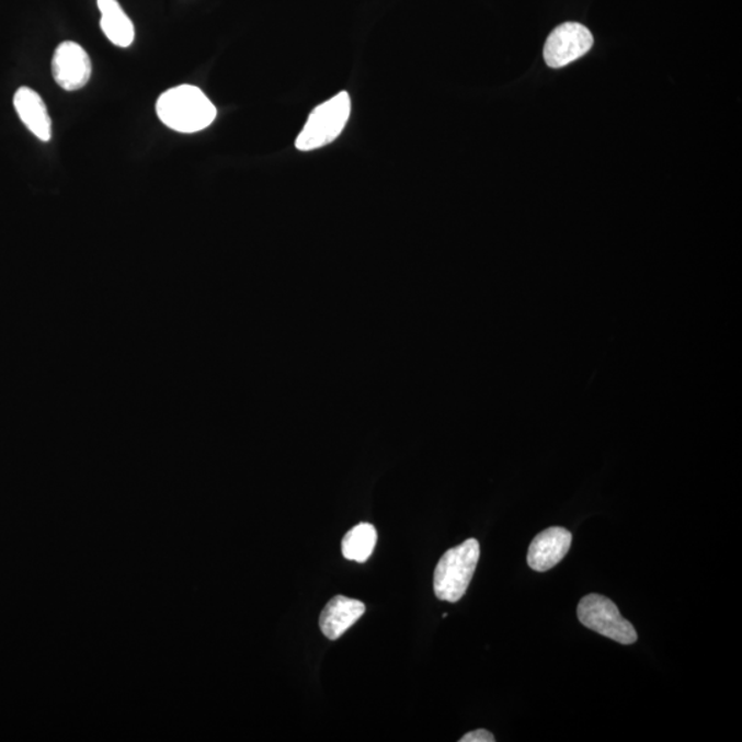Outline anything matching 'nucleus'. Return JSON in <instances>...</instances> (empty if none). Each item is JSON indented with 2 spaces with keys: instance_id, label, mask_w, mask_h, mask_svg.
I'll list each match as a JSON object with an SVG mask.
<instances>
[{
  "instance_id": "obj_1",
  "label": "nucleus",
  "mask_w": 742,
  "mask_h": 742,
  "mask_svg": "<svg viewBox=\"0 0 742 742\" xmlns=\"http://www.w3.org/2000/svg\"><path fill=\"white\" fill-rule=\"evenodd\" d=\"M157 116L173 132H203L215 122L218 111L198 87L182 84L162 92L156 104Z\"/></svg>"
},
{
  "instance_id": "obj_2",
  "label": "nucleus",
  "mask_w": 742,
  "mask_h": 742,
  "mask_svg": "<svg viewBox=\"0 0 742 742\" xmlns=\"http://www.w3.org/2000/svg\"><path fill=\"white\" fill-rule=\"evenodd\" d=\"M479 559L480 544L473 538L444 552L433 577L436 597L447 603H458L472 582Z\"/></svg>"
},
{
  "instance_id": "obj_3",
  "label": "nucleus",
  "mask_w": 742,
  "mask_h": 742,
  "mask_svg": "<svg viewBox=\"0 0 742 742\" xmlns=\"http://www.w3.org/2000/svg\"><path fill=\"white\" fill-rule=\"evenodd\" d=\"M351 111V96L346 91L318 105L296 139L297 150H317L334 142L344 132Z\"/></svg>"
},
{
  "instance_id": "obj_4",
  "label": "nucleus",
  "mask_w": 742,
  "mask_h": 742,
  "mask_svg": "<svg viewBox=\"0 0 742 742\" xmlns=\"http://www.w3.org/2000/svg\"><path fill=\"white\" fill-rule=\"evenodd\" d=\"M579 621L589 630L621 644L637 642L636 628L620 615L614 601L600 594H589L578 606Z\"/></svg>"
},
{
  "instance_id": "obj_5",
  "label": "nucleus",
  "mask_w": 742,
  "mask_h": 742,
  "mask_svg": "<svg viewBox=\"0 0 742 742\" xmlns=\"http://www.w3.org/2000/svg\"><path fill=\"white\" fill-rule=\"evenodd\" d=\"M594 37L586 26L566 23L547 37L544 57L550 68H564L592 50Z\"/></svg>"
},
{
  "instance_id": "obj_6",
  "label": "nucleus",
  "mask_w": 742,
  "mask_h": 742,
  "mask_svg": "<svg viewBox=\"0 0 742 742\" xmlns=\"http://www.w3.org/2000/svg\"><path fill=\"white\" fill-rule=\"evenodd\" d=\"M53 76L56 83L67 91H78L89 83L92 65L89 54L75 42H64L53 57Z\"/></svg>"
},
{
  "instance_id": "obj_7",
  "label": "nucleus",
  "mask_w": 742,
  "mask_h": 742,
  "mask_svg": "<svg viewBox=\"0 0 742 742\" xmlns=\"http://www.w3.org/2000/svg\"><path fill=\"white\" fill-rule=\"evenodd\" d=\"M572 534L562 527H550L535 536L528 549L527 561L530 570L547 572L560 564L570 551Z\"/></svg>"
},
{
  "instance_id": "obj_8",
  "label": "nucleus",
  "mask_w": 742,
  "mask_h": 742,
  "mask_svg": "<svg viewBox=\"0 0 742 742\" xmlns=\"http://www.w3.org/2000/svg\"><path fill=\"white\" fill-rule=\"evenodd\" d=\"M365 610L366 606L361 601L338 595L324 606L319 627L324 637L335 641L361 619Z\"/></svg>"
},
{
  "instance_id": "obj_9",
  "label": "nucleus",
  "mask_w": 742,
  "mask_h": 742,
  "mask_svg": "<svg viewBox=\"0 0 742 742\" xmlns=\"http://www.w3.org/2000/svg\"><path fill=\"white\" fill-rule=\"evenodd\" d=\"M14 107L21 122L36 138L48 142L52 139V118L45 102L30 87H21L14 94Z\"/></svg>"
},
{
  "instance_id": "obj_10",
  "label": "nucleus",
  "mask_w": 742,
  "mask_h": 742,
  "mask_svg": "<svg viewBox=\"0 0 742 742\" xmlns=\"http://www.w3.org/2000/svg\"><path fill=\"white\" fill-rule=\"evenodd\" d=\"M99 8L102 14L101 28L107 39L122 48L132 46L135 37L134 24L117 0H99Z\"/></svg>"
},
{
  "instance_id": "obj_11",
  "label": "nucleus",
  "mask_w": 742,
  "mask_h": 742,
  "mask_svg": "<svg viewBox=\"0 0 742 742\" xmlns=\"http://www.w3.org/2000/svg\"><path fill=\"white\" fill-rule=\"evenodd\" d=\"M377 544V530L372 524L361 523L344 536L341 550L346 560L366 562Z\"/></svg>"
},
{
  "instance_id": "obj_12",
  "label": "nucleus",
  "mask_w": 742,
  "mask_h": 742,
  "mask_svg": "<svg viewBox=\"0 0 742 742\" xmlns=\"http://www.w3.org/2000/svg\"><path fill=\"white\" fill-rule=\"evenodd\" d=\"M460 742H494L495 737L484 729L472 731V733L465 734Z\"/></svg>"
}]
</instances>
